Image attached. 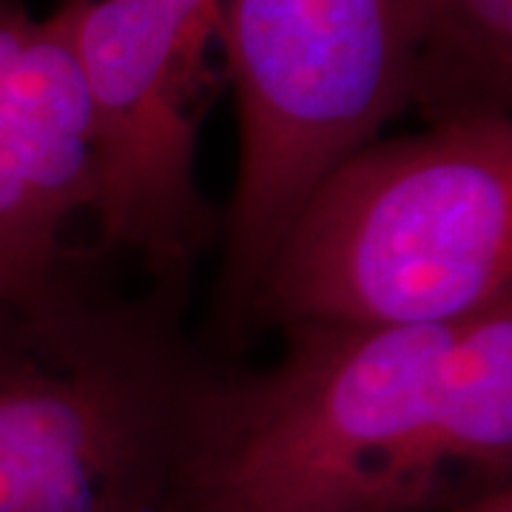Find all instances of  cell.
<instances>
[{"instance_id": "9c48e42d", "label": "cell", "mask_w": 512, "mask_h": 512, "mask_svg": "<svg viewBox=\"0 0 512 512\" xmlns=\"http://www.w3.org/2000/svg\"><path fill=\"white\" fill-rule=\"evenodd\" d=\"M453 512H512V487L510 490H498L493 495H484L478 501H470L464 507Z\"/></svg>"}, {"instance_id": "ba28073f", "label": "cell", "mask_w": 512, "mask_h": 512, "mask_svg": "<svg viewBox=\"0 0 512 512\" xmlns=\"http://www.w3.org/2000/svg\"><path fill=\"white\" fill-rule=\"evenodd\" d=\"M157 18L185 43L194 57L208 63L211 46L220 40L225 0H126Z\"/></svg>"}, {"instance_id": "3957f363", "label": "cell", "mask_w": 512, "mask_h": 512, "mask_svg": "<svg viewBox=\"0 0 512 512\" xmlns=\"http://www.w3.org/2000/svg\"><path fill=\"white\" fill-rule=\"evenodd\" d=\"M512 299L510 114L373 140L288 222L251 313L279 328H433Z\"/></svg>"}, {"instance_id": "52a82bcc", "label": "cell", "mask_w": 512, "mask_h": 512, "mask_svg": "<svg viewBox=\"0 0 512 512\" xmlns=\"http://www.w3.org/2000/svg\"><path fill=\"white\" fill-rule=\"evenodd\" d=\"M413 94L427 123L510 114L512 0H410Z\"/></svg>"}, {"instance_id": "7a4b0ae2", "label": "cell", "mask_w": 512, "mask_h": 512, "mask_svg": "<svg viewBox=\"0 0 512 512\" xmlns=\"http://www.w3.org/2000/svg\"><path fill=\"white\" fill-rule=\"evenodd\" d=\"M217 376L180 288L109 299L60 265L0 296V512H185Z\"/></svg>"}, {"instance_id": "277c9868", "label": "cell", "mask_w": 512, "mask_h": 512, "mask_svg": "<svg viewBox=\"0 0 512 512\" xmlns=\"http://www.w3.org/2000/svg\"><path fill=\"white\" fill-rule=\"evenodd\" d=\"M239 168L220 299L254 302L279 239L330 168L370 146L413 94L410 0H225Z\"/></svg>"}, {"instance_id": "6da1fadb", "label": "cell", "mask_w": 512, "mask_h": 512, "mask_svg": "<svg viewBox=\"0 0 512 512\" xmlns=\"http://www.w3.org/2000/svg\"><path fill=\"white\" fill-rule=\"evenodd\" d=\"M512 487V299L456 325H293L220 373L185 512H453Z\"/></svg>"}, {"instance_id": "5b68a950", "label": "cell", "mask_w": 512, "mask_h": 512, "mask_svg": "<svg viewBox=\"0 0 512 512\" xmlns=\"http://www.w3.org/2000/svg\"><path fill=\"white\" fill-rule=\"evenodd\" d=\"M97 146L94 217L109 245L180 288L217 234L197 183V126L208 63L126 0H63Z\"/></svg>"}, {"instance_id": "8992f818", "label": "cell", "mask_w": 512, "mask_h": 512, "mask_svg": "<svg viewBox=\"0 0 512 512\" xmlns=\"http://www.w3.org/2000/svg\"><path fill=\"white\" fill-rule=\"evenodd\" d=\"M97 202L94 117L66 3L0 0V296L63 265V228Z\"/></svg>"}]
</instances>
